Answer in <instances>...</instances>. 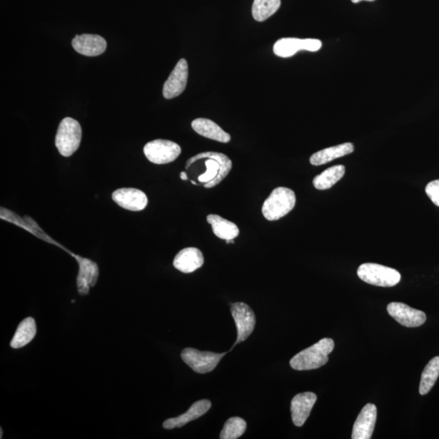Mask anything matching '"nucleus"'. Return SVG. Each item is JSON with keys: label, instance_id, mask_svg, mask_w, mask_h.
I'll return each instance as SVG.
<instances>
[{"label": "nucleus", "instance_id": "1", "mask_svg": "<svg viewBox=\"0 0 439 439\" xmlns=\"http://www.w3.org/2000/svg\"><path fill=\"white\" fill-rule=\"evenodd\" d=\"M233 163L229 157L220 152L206 151L187 161L191 183L213 188L219 185L230 173Z\"/></svg>", "mask_w": 439, "mask_h": 439}, {"label": "nucleus", "instance_id": "2", "mask_svg": "<svg viewBox=\"0 0 439 439\" xmlns=\"http://www.w3.org/2000/svg\"><path fill=\"white\" fill-rule=\"evenodd\" d=\"M335 348L331 338H322L318 343L296 355L290 361L293 370L298 371L317 370L329 360V355Z\"/></svg>", "mask_w": 439, "mask_h": 439}, {"label": "nucleus", "instance_id": "3", "mask_svg": "<svg viewBox=\"0 0 439 439\" xmlns=\"http://www.w3.org/2000/svg\"><path fill=\"white\" fill-rule=\"evenodd\" d=\"M295 192L286 187L274 189L262 207V214L268 221H278L288 215L295 208Z\"/></svg>", "mask_w": 439, "mask_h": 439}, {"label": "nucleus", "instance_id": "4", "mask_svg": "<svg viewBox=\"0 0 439 439\" xmlns=\"http://www.w3.org/2000/svg\"><path fill=\"white\" fill-rule=\"evenodd\" d=\"M81 127L78 121L71 117L63 119L58 127L56 146L64 157L71 156L79 148L81 141Z\"/></svg>", "mask_w": 439, "mask_h": 439}, {"label": "nucleus", "instance_id": "5", "mask_svg": "<svg viewBox=\"0 0 439 439\" xmlns=\"http://www.w3.org/2000/svg\"><path fill=\"white\" fill-rule=\"evenodd\" d=\"M357 274L365 283L383 288H391L401 280V275L396 269L373 263H363Z\"/></svg>", "mask_w": 439, "mask_h": 439}, {"label": "nucleus", "instance_id": "6", "mask_svg": "<svg viewBox=\"0 0 439 439\" xmlns=\"http://www.w3.org/2000/svg\"><path fill=\"white\" fill-rule=\"evenodd\" d=\"M226 353H215L212 351H201L195 348H185L181 351V359L193 371L208 373L214 370Z\"/></svg>", "mask_w": 439, "mask_h": 439}, {"label": "nucleus", "instance_id": "7", "mask_svg": "<svg viewBox=\"0 0 439 439\" xmlns=\"http://www.w3.org/2000/svg\"><path fill=\"white\" fill-rule=\"evenodd\" d=\"M144 155L150 162L156 165H165L174 161L181 155V146L169 140L156 139L146 143Z\"/></svg>", "mask_w": 439, "mask_h": 439}, {"label": "nucleus", "instance_id": "8", "mask_svg": "<svg viewBox=\"0 0 439 439\" xmlns=\"http://www.w3.org/2000/svg\"><path fill=\"white\" fill-rule=\"evenodd\" d=\"M231 311L238 333L237 340L234 343L233 349L237 344L247 340L253 333L256 326V316L248 304L241 302L232 303Z\"/></svg>", "mask_w": 439, "mask_h": 439}, {"label": "nucleus", "instance_id": "9", "mask_svg": "<svg viewBox=\"0 0 439 439\" xmlns=\"http://www.w3.org/2000/svg\"><path fill=\"white\" fill-rule=\"evenodd\" d=\"M322 43L319 39L296 38H283L275 43L274 54L283 58L291 57L300 51H318L321 49Z\"/></svg>", "mask_w": 439, "mask_h": 439}, {"label": "nucleus", "instance_id": "10", "mask_svg": "<svg viewBox=\"0 0 439 439\" xmlns=\"http://www.w3.org/2000/svg\"><path fill=\"white\" fill-rule=\"evenodd\" d=\"M187 79H188V64L185 59H181L163 85V97L171 99L179 96L186 89Z\"/></svg>", "mask_w": 439, "mask_h": 439}, {"label": "nucleus", "instance_id": "11", "mask_svg": "<svg viewBox=\"0 0 439 439\" xmlns=\"http://www.w3.org/2000/svg\"><path fill=\"white\" fill-rule=\"evenodd\" d=\"M390 317L403 326L414 328L423 326L426 321V315L420 310L409 307L403 303H390L388 306Z\"/></svg>", "mask_w": 439, "mask_h": 439}, {"label": "nucleus", "instance_id": "12", "mask_svg": "<svg viewBox=\"0 0 439 439\" xmlns=\"http://www.w3.org/2000/svg\"><path fill=\"white\" fill-rule=\"evenodd\" d=\"M113 200L122 208L139 212L148 206V198L145 193L136 188H121L113 193Z\"/></svg>", "mask_w": 439, "mask_h": 439}, {"label": "nucleus", "instance_id": "13", "mask_svg": "<svg viewBox=\"0 0 439 439\" xmlns=\"http://www.w3.org/2000/svg\"><path fill=\"white\" fill-rule=\"evenodd\" d=\"M377 407L367 403L362 408L353 425V439H370L377 420Z\"/></svg>", "mask_w": 439, "mask_h": 439}, {"label": "nucleus", "instance_id": "14", "mask_svg": "<svg viewBox=\"0 0 439 439\" xmlns=\"http://www.w3.org/2000/svg\"><path fill=\"white\" fill-rule=\"evenodd\" d=\"M317 400V395L313 392H304L293 398L291 411L293 423L295 425L301 427L306 423Z\"/></svg>", "mask_w": 439, "mask_h": 439}, {"label": "nucleus", "instance_id": "15", "mask_svg": "<svg viewBox=\"0 0 439 439\" xmlns=\"http://www.w3.org/2000/svg\"><path fill=\"white\" fill-rule=\"evenodd\" d=\"M74 50L86 56H98L107 49V42L97 34L76 35L72 41Z\"/></svg>", "mask_w": 439, "mask_h": 439}, {"label": "nucleus", "instance_id": "16", "mask_svg": "<svg viewBox=\"0 0 439 439\" xmlns=\"http://www.w3.org/2000/svg\"><path fill=\"white\" fill-rule=\"evenodd\" d=\"M212 407V403L208 400H198L191 405L186 413L178 415L177 418H169L163 423V427L166 430H173L181 428L191 423V421L200 418L208 412Z\"/></svg>", "mask_w": 439, "mask_h": 439}, {"label": "nucleus", "instance_id": "17", "mask_svg": "<svg viewBox=\"0 0 439 439\" xmlns=\"http://www.w3.org/2000/svg\"><path fill=\"white\" fill-rule=\"evenodd\" d=\"M202 251L196 248H187L179 251L173 260V266L181 273H191L203 266Z\"/></svg>", "mask_w": 439, "mask_h": 439}, {"label": "nucleus", "instance_id": "18", "mask_svg": "<svg viewBox=\"0 0 439 439\" xmlns=\"http://www.w3.org/2000/svg\"><path fill=\"white\" fill-rule=\"evenodd\" d=\"M191 126L193 130L204 138L223 143L231 141V137L230 134L222 130L216 123L209 119H196L192 121Z\"/></svg>", "mask_w": 439, "mask_h": 439}, {"label": "nucleus", "instance_id": "19", "mask_svg": "<svg viewBox=\"0 0 439 439\" xmlns=\"http://www.w3.org/2000/svg\"><path fill=\"white\" fill-rule=\"evenodd\" d=\"M353 151L354 146L350 143L331 146V148L316 152L310 158V163L315 166L325 165V163L338 159V158L353 153Z\"/></svg>", "mask_w": 439, "mask_h": 439}, {"label": "nucleus", "instance_id": "20", "mask_svg": "<svg viewBox=\"0 0 439 439\" xmlns=\"http://www.w3.org/2000/svg\"><path fill=\"white\" fill-rule=\"evenodd\" d=\"M37 333L36 322L33 318L23 320L16 330L11 339L10 346L14 349H19L31 343Z\"/></svg>", "mask_w": 439, "mask_h": 439}, {"label": "nucleus", "instance_id": "21", "mask_svg": "<svg viewBox=\"0 0 439 439\" xmlns=\"http://www.w3.org/2000/svg\"><path fill=\"white\" fill-rule=\"evenodd\" d=\"M207 221L208 223L212 226L215 236L221 239L226 241V240L234 239L239 236V229L237 225L218 215H208Z\"/></svg>", "mask_w": 439, "mask_h": 439}, {"label": "nucleus", "instance_id": "22", "mask_svg": "<svg viewBox=\"0 0 439 439\" xmlns=\"http://www.w3.org/2000/svg\"><path fill=\"white\" fill-rule=\"evenodd\" d=\"M345 174V167L343 166H335L318 175L313 179V186L316 189L323 191L331 188L335 185Z\"/></svg>", "mask_w": 439, "mask_h": 439}, {"label": "nucleus", "instance_id": "23", "mask_svg": "<svg viewBox=\"0 0 439 439\" xmlns=\"http://www.w3.org/2000/svg\"><path fill=\"white\" fill-rule=\"evenodd\" d=\"M439 377V356L434 357L421 374L419 392L421 395L429 393Z\"/></svg>", "mask_w": 439, "mask_h": 439}, {"label": "nucleus", "instance_id": "24", "mask_svg": "<svg viewBox=\"0 0 439 439\" xmlns=\"http://www.w3.org/2000/svg\"><path fill=\"white\" fill-rule=\"evenodd\" d=\"M281 0H254L253 16L256 21L262 22L279 9Z\"/></svg>", "mask_w": 439, "mask_h": 439}, {"label": "nucleus", "instance_id": "25", "mask_svg": "<svg viewBox=\"0 0 439 439\" xmlns=\"http://www.w3.org/2000/svg\"><path fill=\"white\" fill-rule=\"evenodd\" d=\"M247 429V423L241 418L234 417L226 421L220 435L221 439H236L241 437Z\"/></svg>", "mask_w": 439, "mask_h": 439}, {"label": "nucleus", "instance_id": "26", "mask_svg": "<svg viewBox=\"0 0 439 439\" xmlns=\"http://www.w3.org/2000/svg\"><path fill=\"white\" fill-rule=\"evenodd\" d=\"M425 193L431 201L439 207V180L430 181L425 187Z\"/></svg>", "mask_w": 439, "mask_h": 439}, {"label": "nucleus", "instance_id": "27", "mask_svg": "<svg viewBox=\"0 0 439 439\" xmlns=\"http://www.w3.org/2000/svg\"><path fill=\"white\" fill-rule=\"evenodd\" d=\"M180 178H181V180H183V181H187L189 178H188V175H187L186 173H185V172H181V173Z\"/></svg>", "mask_w": 439, "mask_h": 439}, {"label": "nucleus", "instance_id": "28", "mask_svg": "<svg viewBox=\"0 0 439 439\" xmlns=\"http://www.w3.org/2000/svg\"><path fill=\"white\" fill-rule=\"evenodd\" d=\"M360 1H363V0H351V2L354 4H358ZM364 1H374V0H364Z\"/></svg>", "mask_w": 439, "mask_h": 439}, {"label": "nucleus", "instance_id": "29", "mask_svg": "<svg viewBox=\"0 0 439 439\" xmlns=\"http://www.w3.org/2000/svg\"><path fill=\"white\" fill-rule=\"evenodd\" d=\"M226 243H234L233 239L226 240Z\"/></svg>", "mask_w": 439, "mask_h": 439}, {"label": "nucleus", "instance_id": "30", "mask_svg": "<svg viewBox=\"0 0 439 439\" xmlns=\"http://www.w3.org/2000/svg\"><path fill=\"white\" fill-rule=\"evenodd\" d=\"M0 438H3V430H2V428H1V437H0Z\"/></svg>", "mask_w": 439, "mask_h": 439}]
</instances>
